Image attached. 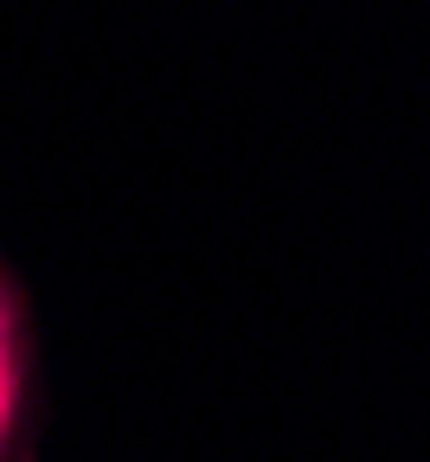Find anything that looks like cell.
<instances>
[{
  "label": "cell",
  "mask_w": 430,
  "mask_h": 462,
  "mask_svg": "<svg viewBox=\"0 0 430 462\" xmlns=\"http://www.w3.org/2000/svg\"><path fill=\"white\" fill-rule=\"evenodd\" d=\"M33 430V321L26 296L0 263V462H20Z\"/></svg>",
  "instance_id": "6da1fadb"
}]
</instances>
